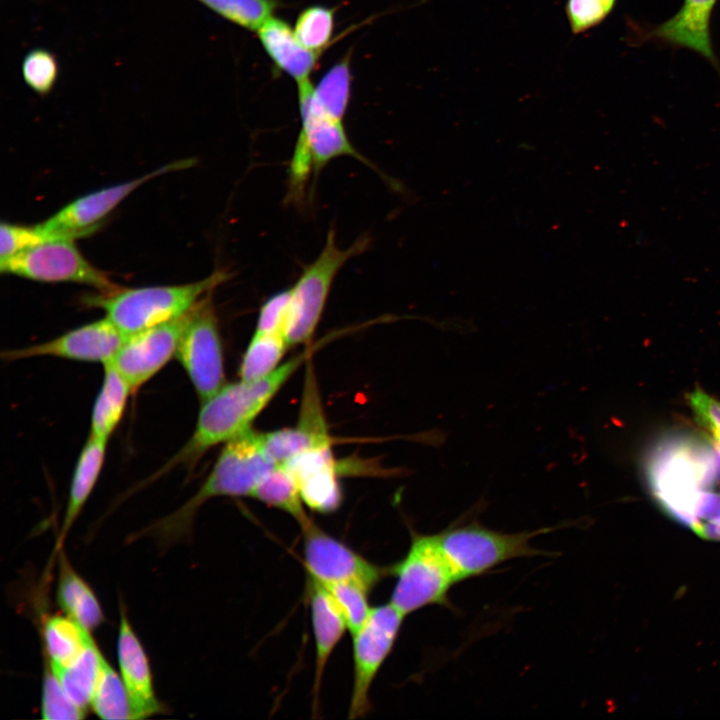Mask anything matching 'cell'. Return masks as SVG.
<instances>
[{"instance_id": "6da1fadb", "label": "cell", "mask_w": 720, "mask_h": 720, "mask_svg": "<svg viewBox=\"0 0 720 720\" xmlns=\"http://www.w3.org/2000/svg\"><path fill=\"white\" fill-rule=\"evenodd\" d=\"M307 358L308 353L304 351L263 378L226 383L201 401L192 435L161 472L178 465L193 466L213 447L249 430L256 417Z\"/></svg>"}, {"instance_id": "7a4b0ae2", "label": "cell", "mask_w": 720, "mask_h": 720, "mask_svg": "<svg viewBox=\"0 0 720 720\" xmlns=\"http://www.w3.org/2000/svg\"><path fill=\"white\" fill-rule=\"evenodd\" d=\"M276 464L264 447L263 433L252 428L224 444L198 491L175 512L143 530L168 546L183 538L200 507L216 497H251L260 480Z\"/></svg>"}, {"instance_id": "3957f363", "label": "cell", "mask_w": 720, "mask_h": 720, "mask_svg": "<svg viewBox=\"0 0 720 720\" xmlns=\"http://www.w3.org/2000/svg\"><path fill=\"white\" fill-rule=\"evenodd\" d=\"M226 271L188 284L120 289L92 300L126 336L174 320L191 311L229 278Z\"/></svg>"}, {"instance_id": "277c9868", "label": "cell", "mask_w": 720, "mask_h": 720, "mask_svg": "<svg viewBox=\"0 0 720 720\" xmlns=\"http://www.w3.org/2000/svg\"><path fill=\"white\" fill-rule=\"evenodd\" d=\"M312 86L310 81L298 85L301 130L288 168V199L295 202L302 198L312 173L316 177L337 157H354L380 173L354 148L342 120L332 117L317 104L312 96Z\"/></svg>"}, {"instance_id": "5b68a950", "label": "cell", "mask_w": 720, "mask_h": 720, "mask_svg": "<svg viewBox=\"0 0 720 720\" xmlns=\"http://www.w3.org/2000/svg\"><path fill=\"white\" fill-rule=\"evenodd\" d=\"M720 479V460L708 449L670 443L655 455L650 468L654 494L664 509L690 528L699 494Z\"/></svg>"}, {"instance_id": "8992f818", "label": "cell", "mask_w": 720, "mask_h": 720, "mask_svg": "<svg viewBox=\"0 0 720 720\" xmlns=\"http://www.w3.org/2000/svg\"><path fill=\"white\" fill-rule=\"evenodd\" d=\"M556 527L534 531L503 533L492 530L476 519L454 522L436 534L441 549L460 581L477 577L512 559L553 553L534 548L531 540Z\"/></svg>"}, {"instance_id": "52a82bcc", "label": "cell", "mask_w": 720, "mask_h": 720, "mask_svg": "<svg viewBox=\"0 0 720 720\" xmlns=\"http://www.w3.org/2000/svg\"><path fill=\"white\" fill-rule=\"evenodd\" d=\"M395 578L390 603L405 617L424 607L451 608L449 592L460 582L436 534L411 531L406 554L390 566Z\"/></svg>"}, {"instance_id": "ba28073f", "label": "cell", "mask_w": 720, "mask_h": 720, "mask_svg": "<svg viewBox=\"0 0 720 720\" xmlns=\"http://www.w3.org/2000/svg\"><path fill=\"white\" fill-rule=\"evenodd\" d=\"M370 239L361 236L351 246L341 249L331 228L319 255L307 265L290 288V303L284 327L289 346L310 342L321 319L332 283L351 258L362 254Z\"/></svg>"}, {"instance_id": "9c48e42d", "label": "cell", "mask_w": 720, "mask_h": 720, "mask_svg": "<svg viewBox=\"0 0 720 720\" xmlns=\"http://www.w3.org/2000/svg\"><path fill=\"white\" fill-rule=\"evenodd\" d=\"M405 616L390 602L372 610L365 623L353 634V681L348 709L349 719L364 717L371 708L372 684L391 654Z\"/></svg>"}, {"instance_id": "30bf717a", "label": "cell", "mask_w": 720, "mask_h": 720, "mask_svg": "<svg viewBox=\"0 0 720 720\" xmlns=\"http://www.w3.org/2000/svg\"><path fill=\"white\" fill-rule=\"evenodd\" d=\"M73 238L59 237L44 241L7 259L0 260L2 273L41 282L85 284L103 293L118 287L107 275L90 264L79 252Z\"/></svg>"}, {"instance_id": "8fae6325", "label": "cell", "mask_w": 720, "mask_h": 720, "mask_svg": "<svg viewBox=\"0 0 720 720\" xmlns=\"http://www.w3.org/2000/svg\"><path fill=\"white\" fill-rule=\"evenodd\" d=\"M210 296L190 311L175 357L201 401L226 384L222 340Z\"/></svg>"}, {"instance_id": "7c38bea8", "label": "cell", "mask_w": 720, "mask_h": 720, "mask_svg": "<svg viewBox=\"0 0 720 720\" xmlns=\"http://www.w3.org/2000/svg\"><path fill=\"white\" fill-rule=\"evenodd\" d=\"M300 528L308 580L322 585L350 581L372 591L390 575V566L383 567L369 561L312 520Z\"/></svg>"}, {"instance_id": "4fadbf2b", "label": "cell", "mask_w": 720, "mask_h": 720, "mask_svg": "<svg viewBox=\"0 0 720 720\" xmlns=\"http://www.w3.org/2000/svg\"><path fill=\"white\" fill-rule=\"evenodd\" d=\"M193 163L192 159L172 162L139 178L86 194L70 202L37 226L53 238L76 239L87 236L97 229L102 219L123 199L145 182L162 174L190 167Z\"/></svg>"}, {"instance_id": "5bb4252c", "label": "cell", "mask_w": 720, "mask_h": 720, "mask_svg": "<svg viewBox=\"0 0 720 720\" xmlns=\"http://www.w3.org/2000/svg\"><path fill=\"white\" fill-rule=\"evenodd\" d=\"M189 313L129 335L109 362L128 382L133 394L176 357Z\"/></svg>"}, {"instance_id": "9a60e30c", "label": "cell", "mask_w": 720, "mask_h": 720, "mask_svg": "<svg viewBox=\"0 0 720 720\" xmlns=\"http://www.w3.org/2000/svg\"><path fill=\"white\" fill-rule=\"evenodd\" d=\"M127 337L105 316L51 340L3 351L1 357L6 361L55 357L105 365L114 358Z\"/></svg>"}, {"instance_id": "2e32d148", "label": "cell", "mask_w": 720, "mask_h": 720, "mask_svg": "<svg viewBox=\"0 0 720 720\" xmlns=\"http://www.w3.org/2000/svg\"><path fill=\"white\" fill-rule=\"evenodd\" d=\"M282 465L294 475L302 500L308 508L328 514L341 505L338 464L331 452V446L309 449Z\"/></svg>"}, {"instance_id": "e0dca14e", "label": "cell", "mask_w": 720, "mask_h": 720, "mask_svg": "<svg viewBox=\"0 0 720 720\" xmlns=\"http://www.w3.org/2000/svg\"><path fill=\"white\" fill-rule=\"evenodd\" d=\"M117 657L133 719H142L159 713L161 705L154 691L147 654L123 609L117 640Z\"/></svg>"}, {"instance_id": "ac0fdd59", "label": "cell", "mask_w": 720, "mask_h": 720, "mask_svg": "<svg viewBox=\"0 0 720 720\" xmlns=\"http://www.w3.org/2000/svg\"><path fill=\"white\" fill-rule=\"evenodd\" d=\"M718 0H684L669 19L645 33L646 39L690 49L718 68L710 35V20Z\"/></svg>"}, {"instance_id": "d6986e66", "label": "cell", "mask_w": 720, "mask_h": 720, "mask_svg": "<svg viewBox=\"0 0 720 720\" xmlns=\"http://www.w3.org/2000/svg\"><path fill=\"white\" fill-rule=\"evenodd\" d=\"M308 598L315 644L312 686L313 712H317L323 675L328 661L346 630V622L332 597L321 584L308 580Z\"/></svg>"}, {"instance_id": "ffe728a7", "label": "cell", "mask_w": 720, "mask_h": 720, "mask_svg": "<svg viewBox=\"0 0 720 720\" xmlns=\"http://www.w3.org/2000/svg\"><path fill=\"white\" fill-rule=\"evenodd\" d=\"M263 442L276 464H284L309 449L331 446L321 401L316 398L302 400L296 426L263 433Z\"/></svg>"}, {"instance_id": "44dd1931", "label": "cell", "mask_w": 720, "mask_h": 720, "mask_svg": "<svg viewBox=\"0 0 720 720\" xmlns=\"http://www.w3.org/2000/svg\"><path fill=\"white\" fill-rule=\"evenodd\" d=\"M257 35L279 70L292 77L298 85L309 81L320 54L304 47L285 21L272 16L258 28Z\"/></svg>"}, {"instance_id": "7402d4cb", "label": "cell", "mask_w": 720, "mask_h": 720, "mask_svg": "<svg viewBox=\"0 0 720 720\" xmlns=\"http://www.w3.org/2000/svg\"><path fill=\"white\" fill-rule=\"evenodd\" d=\"M108 441L88 436L77 459L63 524L57 542L60 547L91 495L104 465Z\"/></svg>"}, {"instance_id": "603a6c76", "label": "cell", "mask_w": 720, "mask_h": 720, "mask_svg": "<svg viewBox=\"0 0 720 720\" xmlns=\"http://www.w3.org/2000/svg\"><path fill=\"white\" fill-rule=\"evenodd\" d=\"M57 600L66 615L89 631L100 626L104 614L90 586L71 567L65 554L59 556Z\"/></svg>"}, {"instance_id": "cb8c5ba5", "label": "cell", "mask_w": 720, "mask_h": 720, "mask_svg": "<svg viewBox=\"0 0 720 720\" xmlns=\"http://www.w3.org/2000/svg\"><path fill=\"white\" fill-rule=\"evenodd\" d=\"M132 389L111 364L104 365L103 380L90 420L89 436L108 441L119 425Z\"/></svg>"}, {"instance_id": "d4e9b609", "label": "cell", "mask_w": 720, "mask_h": 720, "mask_svg": "<svg viewBox=\"0 0 720 720\" xmlns=\"http://www.w3.org/2000/svg\"><path fill=\"white\" fill-rule=\"evenodd\" d=\"M43 639L53 668L72 664L93 640L90 631L68 615L48 617L43 625Z\"/></svg>"}, {"instance_id": "484cf974", "label": "cell", "mask_w": 720, "mask_h": 720, "mask_svg": "<svg viewBox=\"0 0 720 720\" xmlns=\"http://www.w3.org/2000/svg\"><path fill=\"white\" fill-rule=\"evenodd\" d=\"M251 497L289 514L300 527L311 521L305 512L298 483L285 465L278 464L271 469L260 480Z\"/></svg>"}, {"instance_id": "4316f807", "label": "cell", "mask_w": 720, "mask_h": 720, "mask_svg": "<svg viewBox=\"0 0 720 720\" xmlns=\"http://www.w3.org/2000/svg\"><path fill=\"white\" fill-rule=\"evenodd\" d=\"M104 656L92 640L80 656L69 666L50 668L73 702L86 711L100 675Z\"/></svg>"}, {"instance_id": "83f0119b", "label": "cell", "mask_w": 720, "mask_h": 720, "mask_svg": "<svg viewBox=\"0 0 720 720\" xmlns=\"http://www.w3.org/2000/svg\"><path fill=\"white\" fill-rule=\"evenodd\" d=\"M288 347L280 333L254 332L239 366L240 379L252 381L269 375L280 366Z\"/></svg>"}, {"instance_id": "f1b7e54d", "label": "cell", "mask_w": 720, "mask_h": 720, "mask_svg": "<svg viewBox=\"0 0 720 720\" xmlns=\"http://www.w3.org/2000/svg\"><path fill=\"white\" fill-rule=\"evenodd\" d=\"M90 706L106 720L133 719L131 704L121 676L103 660Z\"/></svg>"}, {"instance_id": "f546056e", "label": "cell", "mask_w": 720, "mask_h": 720, "mask_svg": "<svg viewBox=\"0 0 720 720\" xmlns=\"http://www.w3.org/2000/svg\"><path fill=\"white\" fill-rule=\"evenodd\" d=\"M351 84L350 56H346L333 65L316 86H312V96L326 113L343 120L351 97Z\"/></svg>"}, {"instance_id": "4dcf8cb0", "label": "cell", "mask_w": 720, "mask_h": 720, "mask_svg": "<svg viewBox=\"0 0 720 720\" xmlns=\"http://www.w3.org/2000/svg\"><path fill=\"white\" fill-rule=\"evenodd\" d=\"M222 18L249 30L258 28L278 6L276 0H197Z\"/></svg>"}, {"instance_id": "1f68e13d", "label": "cell", "mask_w": 720, "mask_h": 720, "mask_svg": "<svg viewBox=\"0 0 720 720\" xmlns=\"http://www.w3.org/2000/svg\"><path fill=\"white\" fill-rule=\"evenodd\" d=\"M322 585V584H321ZM326 588L343 616L348 631L356 632L367 620L372 607L368 588L355 582H335L322 585Z\"/></svg>"}, {"instance_id": "d6a6232c", "label": "cell", "mask_w": 720, "mask_h": 720, "mask_svg": "<svg viewBox=\"0 0 720 720\" xmlns=\"http://www.w3.org/2000/svg\"><path fill=\"white\" fill-rule=\"evenodd\" d=\"M334 30V9L310 6L298 16L293 29L297 40L307 49L321 53L329 44Z\"/></svg>"}, {"instance_id": "836d02e7", "label": "cell", "mask_w": 720, "mask_h": 720, "mask_svg": "<svg viewBox=\"0 0 720 720\" xmlns=\"http://www.w3.org/2000/svg\"><path fill=\"white\" fill-rule=\"evenodd\" d=\"M21 73L30 89L40 96H46L55 87L59 76L57 57L44 48L32 49L23 58Z\"/></svg>"}, {"instance_id": "e575fe53", "label": "cell", "mask_w": 720, "mask_h": 720, "mask_svg": "<svg viewBox=\"0 0 720 720\" xmlns=\"http://www.w3.org/2000/svg\"><path fill=\"white\" fill-rule=\"evenodd\" d=\"M85 710L76 705L62 687L53 670L48 667L42 685L41 714L48 720H78Z\"/></svg>"}, {"instance_id": "d590c367", "label": "cell", "mask_w": 720, "mask_h": 720, "mask_svg": "<svg viewBox=\"0 0 720 720\" xmlns=\"http://www.w3.org/2000/svg\"><path fill=\"white\" fill-rule=\"evenodd\" d=\"M617 0H567L566 15L574 35L601 24L613 11Z\"/></svg>"}, {"instance_id": "8d00e7d4", "label": "cell", "mask_w": 720, "mask_h": 720, "mask_svg": "<svg viewBox=\"0 0 720 720\" xmlns=\"http://www.w3.org/2000/svg\"><path fill=\"white\" fill-rule=\"evenodd\" d=\"M694 532L708 540H720V490H703L694 511Z\"/></svg>"}, {"instance_id": "74e56055", "label": "cell", "mask_w": 720, "mask_h": 720, "mask_svg": "<svg viewBox=\"0 0 720 720\" xmlns=\"http://www.w3.org/2000/svg\"><path fill=\"white\" fill-rule=\"evenodd\" d=\"M50 239H53V237L45 234L37 225L29 227L2 222L0 227V260L7 259Z\"/></svg>"}, {"instance_id": "f35d334b", "label": "cell", "mask_w": 720, "mask_h": 720, "mask_svg": "<svg viewBox=\"0 0 720 720\" xmlns=\"http://www.w3.org/2000/svg\"><path fill=\"white\" fill-rule=\"evenodd\" d=\"M290 303V289L268 298L262 305L257 318L256 333H280L284 327Z\"/></svg>"}, {"instance_id": "ab89813d", "label": "cell", "mask_w": 720, "mask_h": 720, "mask_svg": "<svg viewBox=\"0 0 720 720\" xmlns=\"http://www.w3.org/2000/svg\"><path fill=\"white\" fill-rule=\"evenodd\" d=\"M688 401L699 424L704 426L711 434L720 429V401L695 388L689 395Z\"/></svg>"}, {"instance_id": "60d3db41", "label": "cell", "mask_w": 720, "mask_h": 720, "mask_svg": "<svg viewBox=\"0 0 720 720\" xmlns=\"http://www.w3.org/2000/svg\"><path fill=\"white\" fill-rule=\"evenodd\" d=\"M714 440L716 441L718 448H720V429L717 430L715 433L712 434Z\"/></svg>"}]
</instances>
